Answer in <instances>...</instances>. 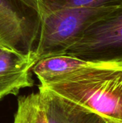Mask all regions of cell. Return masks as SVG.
<instances>
[{
    "label": "cell",
    "instance_id": "8fae6325",
    "mask_svg": "<svg viewBox=\"0 0 122 123\" xmlns=\"http://www.w3.org/2000/svg\"><path fill=\"white\" fill-rule=\"evenodd\" d=\"M0 6H12L8 0H0Z\"/></svg>",
    "mask_w": 122,
    "mask_h": 123
},
{
    "label": "cell",
    "instance_id": "7a4b0ae2",
    "mask_svg": "<svg viewBox=\"0 0 122 123\" xmlns=\"http://www.w3.org/2000/svg\"><path fill=\"white\" fill-rule=\"evenodd\" d=\"M112 8L57 6L40 11L35 15L37 43L32 49L37 61L60 55L93 21Z\"/></svg>",
    "mask_w": 122,
    "mask_h": 123
},
{
    "label": "cell",
    "instance_id": "277c9868",
    "mask_svg": "<svg viewBox=\"0 0 122 123\" xmlns=\"http://www.w3.org/2000/svg\"><path fill=\"white\" fill-rule=\"evenodd\" d=\"M37 58L32 49H7L0 53V101L9 94L17 95L20 89L31 87L34 81L31 71Z\"/></svg>",
    "mask_w": 122,
    "mask_h": 123
},
{
    "label": "cell",
    "instance_id": "8992f818",
    "mask_svg": "<svg viewBox=\"0 0 122 123\" xmlns=\"http://www.w3.org/2000/svg\"><path fill=\"white\" fill-rule=\"evenodd\" d=\"M90 63L69 55H57L40 59L32 67V71L40 84H43L81 68Z\"/></svg>",
    "mask_w": 122,
    "mask_h": 123
},
{
    "label": "cell",
    "instance_id": "3957f363",
    "mask_svg": "<svg viewBox=\"0 0 122 123\" xmlns=\"http://www.w3.org/2000/svg\"><path fill=\"white\" fill-rule=\"evenodd\" d=\"M60 55L94 63H122V5L93 21Z\"/></svg>",
    "mask_w": 122,
    "mask_h": 123
},
{
    "label": "cell",
    "instance_id": "5b68a950",
    "mask_svg": "<svg viewBox=\"0 0 122 123\" xmlns=\"http://www.w3.org/2000/svg\"><path fill=\"white\" fill-rule=\"evenodd\" d=\"M38 92L44 105L47 123H110L94 112L40 85Z\"/></svg>",
    "mask_w": 122,
    "mask_h": 123
},
{
    "label": "cell",
    "instance_id": "30bf717a",
    "mask_svg": "<svg viewBox=\"0 0 122 123\" xmlns=\"http://www.w3.org/2000/svg\"><path fill=\"white\" fill-rule=\"evenodd\" d=\"M19 4L23 5L24 6L29 9L31 11H32L36 2L38 0H17Z\"/></svg>",
    "mask_w": 122,
    "mask_h": 123
},
{
    "label": "cell",
    "instance_id": "52a82bcc",
    "mask_svg": "<svg viewBox=\"0 0 122 123\" xmlns=\"http://www.w3.org/2000/svg\"><path fill=\"white\" fill-rule=\"evenodd\" d=\"M27 35L24 18L12 6H0V48H19Z\"/></svg>",
    "mask_w": 122,
    "mask_h": 123
},
{
    "label": "cell",
    "instance_id": "7c38bea8",
    "mask_svg": "<svg viewBox=\"0 0 122 123\" xmlns=\"http://www.w3.org/2000/svg\"><path fill=\"white\" fill-rule=\"evenodd\" d=\"M7 49H14V48H0V53H1L4 50H7Z\"/></svg>",
    "mask_w": 122,
    "mask_h": 123
},
{
    "label": "cell",
    "instance_id": "ba28073f",
    "mask_svg": "<svg viewBox=\"0 0 122 123\" xmlns=\"http://www.w3.org/2000/svg\"><path fill=\"white\" fill-rule=\"evenodd\" d=\"M13 123H47L39 92L19 97Z\"/></svg>",
    "mask_w": 122,
    "mask_h": 123
},
{
    "label": "cell",
    "instance_id": "4fadbf2b",
    "mask_svg": "<svg viewBox=\"0 0 122 123\" xmlns=\"http://www.w3.org/2000/svg\"><path fill=\"white\" fill-rule=\"evenodd\" d=\"M110 123H111V122H110Z\"/></svg>",
    "mask_w": 122,
    "mask_h": 123
},
{
    "label": "cell",
    "instance_id": "9c48e42d",
    "mask_svg": "<svg viewBox=\"0 0 122 123\" xmlns=\"http://www.w3.org/2000/svg\"><path fill=\"white\" fill-rule=\"evenodd\" d=\"M122 5V0H38L32 12L36 15L45 8L57 6L74 7H116Z\"/></svg>",
    "mask_w": 122,
    "mask_h": 123
},
{
    "label": "cell",
    "instance_id": "6da1fadb",
    "mask_svg": "<svg viewBox=\"0 0 122 123\" xmlns=\"http://www.w3.org/2000/svg\"><path fill=\"white\" fill-rule=\"evenodd\" d=\"M40 86L113 123H122V63H94Z\"/></svg>",
    "mask_w": 122,
    "mask_h": 123
}]
</instances>
